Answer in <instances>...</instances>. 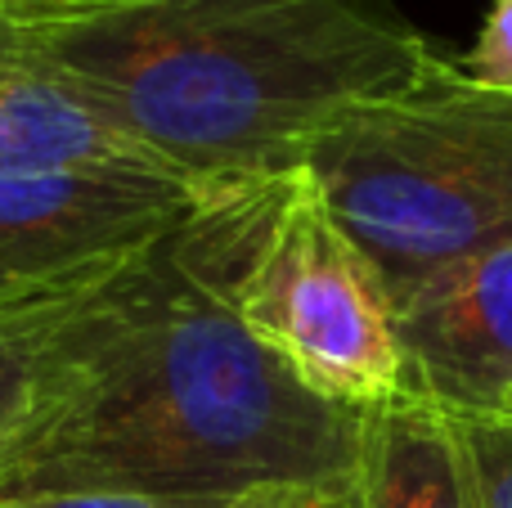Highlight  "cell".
Returning a JSON list of instances; mask_svg holds the SVG:
<instances>
[{"label": "cell", "instance_id": "cell-8", "mask_svg": "<svg viewBox=\"0 0 512 508\" xmlns=\"http://www.w3.org/2000/svg\"><path fill=\"white\" fill-rule=\"evenodd\" d=\"M355 508H486L450 414L423 401L364 414Z\"/></svg>", "mask_w": 512, "mask_h": 508}, {"label": "cell", "instance_id": "cell-2", "mask_svg": "<svg viewBox=\"0 0 512 508\" xmlns=\"http://www.w3.org/2000/svg\"><path fill=\"white\" fill-rule=\"evenodd\" d=\"M0 45L81 90L198 194L297 171L324 122L441 59L400 0H117L0 27Z\"/></svg>", "mask_w": 512, "mask_h": 508}, {"label": "cell", "instance_id": "cell-11", "mask_svg": "<svg viewBox=\"0 0 512 508\" xmlns=\"http://www.w3.org/2000/svg\"><path fill=\"white\" fill-rule=\"evenodd\" d=\"M234 500H180V495H126V491H72L9 500L0 508H230Z\"/></svg>", "mask_w": 512, "mask_h": 508}, {"label": "cell", "instance_id": "cell-7", "mask_svg": "<svg viewBox=\"0 0 512 508\" xmlns=\"http://www.w3.org/2000/svg\"><path fill=\"white\" fill-rule=\"evenodd\" d=\"M0 171H162L81 90L0 45Z\"/></svg>", "mask_w": 512, "mask_h": 508}, {"label": "cell", "instance_id": "cell-12", "mask_svg": "<svg viewBox=\"0 0 512 508\" xmlns=\"http://www.w3.org/2000/svg\"><path fill=\"white\" fill-rule=\"evenodd\" d=\"M230 508H355V482H333V486H274V491L239 495Z\"/></svg>", "mask_w": 512, "mask_h": 508}, {"label": "cell", "instance_id": "cell-9", "mask_svg": "<svg viewBox=\"0 0 512 508\" xmlns=\"http://www.w3.org/2000/svg\"><path fill=\"white\" fill-rule=\"evenodd\" d=\"M81 306L68 311L63 320L0 333V437H9L32 414L50 410L77 383L81 356H86V347H81Z\"/></svg>", "mask_w": 512, "mask_h": 508}, {"label": "cell", "instance_id": "cell-1", "mask_svg": "<svg viewBox=\"0 0 512 508\" xmlns=\"http://www.w3.org/2000/svg\"><path fill=\"white\" fill-rule=\"evenodd\" d=\"M81 374L0 437V504L72 491L239 500L355 482L364 414L301 387L225 293L221 198L81 306Z\"/></svg>", "mask_w": 512, "mask_h": 508}, {"label": "cell", "instance_id": "cell-3", "mask_svg": "<svg viewBox=\"0 0 512 508\" xmlns=\"http://www.w3.org/2000/svg\"><path fill=\"white\" fill-rule=\"evenodd\" d=\"M301 167L360 243L391 306L512 243V95L436 59L414 86L324 122Z\"/></svg>", "mask_w": 512, "mask_h": 508}, {"label": "cell", "instance_id": "cell-10", "mask_svg": "<svg viewBox=\"0 0 512 508\" xmlns=\"http://www.w3.org/2000/svg\"><path fill=\"white\" fill-rule=\"evenodd\" d=\"M468 464L477 473L486 508H512V423L508 419H454Z\"/></svg>", "mask_w": 512, "mask_h": 508}, {"label": "cell", "instance_id": "cell-4", "mask_svg": "<svg viewBox=\"0 0 512 508\" xmlns=\"http://www.w3.org/2000/svg\"><path fill=\"white\" fill-rule=\"evenodd\" d=\"M225 293L243 329L328 405L369 414L409 401L396 306L306 167L216 189Z\"/></svg>", "mask_w": 512, "mask_h": 508}, {"label": "cell", "instance_id": "cell-6", "mask_svg": "<svg viewBox=\"0 0 512 508\" xmlns=\"http://www.w3.org/2000/svg\"><path fill=\"white\" fill-rule=\"evenodd\" d=\"M405 392L450 419L512 405V243L477 252L396 302Z\"/></svg>", "mask_w": 512, "mask_h": 508}, {"label": "cell", "instance_id": "cell-14", "mask_svg": "<svg viewBox=\"0 0 512 508\" xmlns=\"http://www.w3.org/2000/svg\"><path fill=\"white\" fill-rule=\"evenodd\" d=\"M499 419H508V423H512V405H508V410H504V414H499Z\"/></svg>", "mask_w": 512, "mask_h": 508}, {"label": "cell", "instance_id": "cell-5", "mask_svg": "<svg viewBox=\"0 0 512 508\" xmlns=\"http://www.w3.org/2000/svg\"><path fill=\"white\" fill-rule=\"evenodd\" d=\"M198 203L162 171H0V288L113 270Z\"/></svg>", "mask_w": 512, "mask_h": 508}, {"label": "cell", "instance_id": "cell-13", "mask_svg": "<svg viewBox=\"0 0 512 508\" xmlns=\"http://www.w3.org/2000/svg\"><path fill=\"white\" fill-rule=\"evenodd\" d=\"M117 0H0V27H45V23H68V18L95 14Z\"/></svg>", "mask_w": 512, "mask_h": 508}]
</instances>
